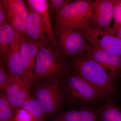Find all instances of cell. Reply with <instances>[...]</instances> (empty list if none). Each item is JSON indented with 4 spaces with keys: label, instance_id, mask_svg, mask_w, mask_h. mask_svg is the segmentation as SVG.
Listing matches in <instances>:
<instances>
[{
    "label": "cell",
    "instance_id": "cell-3",
    "mask_svg": "<svg viewBox=\"0 0 121 121\" xmlns=\"http://www.w3.org/2000/svg\"><path fill=\"white\" fill-rule=\"evenodd\" d=\"M60 79L65 102L73 106L89 104L104 99L96 89L68 68Z\"/></svg>",
    "mask_w": 121,
    "mask_h": 121
},
{
    "label": "cell",
    "instance_id": "cell-27",
    "mask_svg": "<svg viewBox=\"0 0 121 121\" xmlns=\"http://www.w3.org/2000/svg\"><path fill=\"white\" fill-rule=\"evenodd\" d=\"M117 2L121 8V0H116Z\"/></svg>",
    "mask_w": 121,
    "mask_h": 121
},
{
    "label": "cell",
    "instance_id": "cell-4",
    "mask_svg": "<svg viewBox=\"0 0 121 121\" xmlns=\"http://www.w3.org/2000/svg\"><path fill=\"white\" fill-rule=\"evenodd\" d=\"M91 4L92 1L90 0L71 1L52 18L54 30L65 27L82 30L89 26Z\"/></svg>",
    "mask_w": 121,
    "mask_h": 121
},
{
    "label": "cell",
    "instance_id": "cell-5",
    "mask_svg": "<svg viewBox=\"0 0 121 121\" xmlns=\"http://www.w3.org/2000/svg\"><path fill=\"white\" fill-rule=\"evenodd\" d=\"M65 60L66 59L57 55L52 44L39 47L36 58L33 83L62 74L68 68Z\"/></svg>",
    "mask_w": 121,
    "mask_h": 121
},
{
    "label": "cell",
    "instance_id": "cell-12",
    "mask_svg": "<svg viewBox=\"0 0 121 121\" xmlns=\"http://www.w3.org/2000/svg\"><path fill=\"white\" fill-rule=\"evenodd\" d=\"M20 47L24 68V80L31 87L33 82L39 47L25 36L21 40Z\"/></svg>",
    "mask_w": 121,
    "mask_h": 121
},
{
    "label": "cell",
    "instance_id": "cell-16",
    "mask_svg": "<svg viewBox=\"0 0 121 121\" xmlns=\"http://www.w3.org/2000/svg\"><path fill=\"white\" fill-rule=\"evenodd\" d=\"M58 121H101L98 112L90 108L67 111L59 114Z\"/></svg>",
    "mask_w": 121,
    "mask_h": 121
},
{
    "label": "cell",
    "instance_id": "cell-23",
    "mask_svg": "<svg viewBox=\"0 0 121 121\" xmlns=\"http://www.w3.org/2000/svg\"><path fill=\"white\" fill-rule=\"evenodd\" d=\"M15 112V116L13 118L15 121H34L31 115L23 109L20 108Z\"/></svg>",
    "mask_w": 121,
    "mask_h": 121
},
{
    "label": "cell",
    "instance_id": "cell-15",
    "mask_svg": "<svg viewBox=\"0 0 121 121\" xmlns=\"http://www.w3.org/2000/svg\"><path fill=\"white\" fill-rule=\"evenodd\" d=\"M20 39L16 38L4 61L8 72L24 79V68L20 52Z\"/></svg>",
    "mask_w": 121,
    "mask_h": 121
},
{
    "label": "cell",
    "instance_id": "cell-6",
    "mask_svg": "<svg viewBox=\"0 0 121 121\" xmlns=\"http://www.w3.org/2000/svg\"><path fill=\"white\" fill-rule=\"evenodd\" d=\"M55 32L59 50L63 58H75L86 53L90 43L80 30L65 27L56 29Z\"/></svg>",
    "mask_w": 121,
    "mask_h": 121
},
{
    "label": "cell",
    "instance_id": "cell-14",
    "mask_svg": "<svg viewBox=\"0 0 121 121\" xmlns=\"http://www.w3.org/2000/svg\"><path fill=\"white\" fill-rule=\"evenodd\" d=\"M27 4L41 17L46 28L48 39L56 52L59 56L64 58L59 50L55 34L52 27L51 17L47 0H27Z\"/></svg>",
    "mask_w": 121,
    "mask_h": 121
},
{
    "label": "cell",
    "instance_id": "cell-18",
    "mask_svg": "<svg viewBox=\"0 0 121 121\" xmlns=\"http://www.w3.org/2000/svg\"><path fill=\"white\" fill-rule=\"evenodd\" d=\"M101 121H121V111L117 105L108 99L99 110Z\"/></svg>",
    "mask_w": 121,
    "mask_h": 121
},
{
    "label": "cell",
    "instance_id": "cell-2",
    "mask_svg": "<svg viewBox=\"0 0 121 121\" xmlns=\"http://www.w3.org/2000/svg\"><path fill=\"white\" fill-rule=\"evenodd\" d=\"M33 97L46 116L59 112L65 103L60 76H54L33 82L31 86Z\"/></svg>",
    "mask_w": 121,
    "mask_h": 121
},
{
    "label": "cell",
    "instance_id": "cell-7",
    "mask_svg": "<svg viewBox=\"0 0 121 121\" xmlns=\"http://www.w3.org/2000/svg\"><path fill=\"white\" fill-rule=\"evenodd\" d=\"M80 30L91 45L121 56V39L112 27L94 29L88 26Z\"/></svg>",
    "mask_w": 121,
    "mask_h": 121
},
{
    "label": "cell",
    "instance_id": "cell-11",
    "mask_svg": "<svg viewBox=\"0 0 121 121\" xmlns=\"http://www.w3.org/2000/svg\"><path fill=\"white\" fill-rule=\"evenodd\" d=\"M27 5L28 16L26 36L39 47L51 44L40 16Z\"/></svg>",
    "mask_w": 121,
    "mask_h": 121
},
{
    "label": "cell",
    "instance_id": "cell-17",
    "mask_svg": "<svg viewBox=\"0 0 121 121\" xmlns=\"http://www.w3.org/2000/svg\"><path fill=\"white\" fill-rule=\"evenodd\" d=\"M16 38V31L8 22L0 25V60L5 61Z\"/></svg>",
    "mask_w": 121,
    "mask_h": 121
},
{
    "label": "cell",
    "instance_id": "cell-13",
    "mask_svg": "<svg viewBox=\"0 0 121 121\" xmlns=\"http://www.w3.org/2000/svg\"><path fill=\"white\" fill-rule=\"evenodd\" d=\"M87 53L106 70L121 77V56L106 52L90 44Z\"/></svg>",
    "mask_w": 121,
    "mask_h": 121
},
{
    "label": "cell",
    "instance_id": "cell-10",
    "mask_svg": "<svg viewBox=\"0 0 121 121\" xmlns=\"http://www.w3.org/2000/svg\"><path fill=\"white\" fill-rule=\"evenodd\" d=\"M9 75L8 85L4 93L16 111L21 108L22 104L30 95L31 87L22 78L13 76L10 74Z\"/></svg>",
    "mask_w": 121,
    "mask_h": 121
},
{
    "label": "cell",
    "instance_id": "cell-24",
    "mask_svg": "<svg viewBox=\"0 0 121 121\" xmlns=\"http://www.w3.org/2000/svg\"><path fill=\"white\" fill-rule=\"evenodd\" d=\"M113 2V19L115 24H121V8L116 0H112Z\"/></svg>",
    "mask_w": 121,
    "mask_h": 121
},
{
    "label": "cell",
    "instance_id": "cell-22",
    "mask_svg": "<svg viewBox=\"0 0 121 121\" xmlns=\"http://www.w3.org/2000/svg\"><path fill=\"white\" fill-rule=\"evenodd\" d=\"M10 75L8 72L4 61L0 60V88L4 92L5 91L9 82Z\"/></svg>",
    "mask_w": 121,
    "mask_h": 121
},
{
    "label": "cell",
    "instance_id": "cell-8",
    "mask_svg": "<svg viewBox=\"0 0 121 121\" xmlns=\"http://www.w3.org/2000/svg\"><path fill=\"white\" fill-rule=\"evenodd\" d=\"M7 11V20L14 28L17 38L26 36L28 19L27 5L22 0H2Z\"/></svg>",
    "mask_w": 121,
    "mask_h": 121
},
{
    "label": "cell",
    "instance_id": "cell-20",
    "mask_svg": "<svg viewBox=\"0 0 121 121\" xmlns=\"http://www.w3.org/2000/svg\"><path fill=\"white\" fill-rule=\"evenodd\" d=\"M15 110L6 95L0 94V121H13Z\"/></svg>",
    "mask_w": 121,
    "mask_h": 121
},
{
    "label": "cell",
    "instance_id": "cell-25",
    "mask_svg": "<svg viewBox=\"0 0 121 121\" xmlns=\"http://www.w3.org/2000/svg\"><path fill=\"white\" fill-rule=\"evenodd\" d=\"M7 11L2 0L0 1V25L8 22Z\"/></svg>",
    "mask_w": 121,
    "mask_h": 121
},
{
    "label": "cell",
    "instance_id": "cell-19",
    "mask_svg": "<svg viewBox=\"0 0 121 121\" xmlns=\"http://www.w3.org/2000/svg\"><path fill=\"white\" fill-rule=\"evenodd\" d=\"M21 108L31 115L34 121H43L44 120L46 115L33 96L29 95L22 104Z\"/></svg>",
    "mask_w": 121,
    "mask_h": 121
},
{
    "label": "cell",
    "instance_id": "cell-1",
    "mask_svg": "<svg viewBox=\"0 0 121 121\" xmlns=\"http://www.w3.org/2000/svg\"><path fill=\"white\" fill-rule=\"evenodd\" d=\"M73 72L90 84L104 98L115 91L118 77L108 72L87 52L71 59Z\"/></svg>",
    "mask_w": 121,
    "mask_h": 121
},
{
    "label": "cell",
    "instance_id": "cell-28",
    "mask_svg": "<svg viewBox=\"0 0 121 121\" xmlns=\"http://www.w3.org/2000/svg\"></svg>",
    "mask_w": 121,
    "mask_h": 121
},
{
    "label": "cell",
    "instance_id": "cell-26",
    "mask_svg": "<svg viewBox=\"0 0 121 121\" xmlns=\"http://www.w3.org/2000/svg\"><path fill=\"white\" fill-rule=\"evenodd\" d=\"M112 27L117 32L118 35L121 39V24L114 23Z\"/></svg>",
    "mask_w": 121,
    "mask_h": 121
},
{
    "label": "cell",
    "instance_id": "cell-21",
    "mask_svg": "<svg viewBox=\"0 0 121 121\" xmlns=\"http://www.w3.org/2000/svg\"><path fill=\"white\" fill-rule=\"evenodd\" d=\"M71 1L69 0H49L48 8L51 17L53 18Z\"/></svg>",
    "mask_w": 121,
    "mask_h": 121
},
{
    "label": "cell",
    "instance_id": "cell-9",
    "mask_svg": "<svg viewBox=\"0 0 121 121\" xmlns=\"http://www.w3.org/2000/svg\"><path fill=\"white\" fill-rule=\"evenodd\" d=\"M112 0L92 1L91 13L89 26L94 29H103L110 27L113 19Z\"/></svg>",
    "mask_w": 121,
    "mask_h": 121
}]
</instances>
